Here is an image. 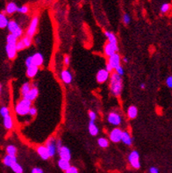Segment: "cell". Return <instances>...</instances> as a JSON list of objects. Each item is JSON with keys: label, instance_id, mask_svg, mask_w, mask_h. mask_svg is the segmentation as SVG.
Segmentation results:
<instances>
[{"label": "cell", "instance_id": "obj_1", "mask_svg": "<svg viewBox=\"0 0 172 173\" xmlns=\"http://www.w3.org/2000/svg\"><path fill=\"white\" fill-rule=\"evenodd\" d=\"M110 90L114 96H120L123 89V81L121 76L117 73H113L110 78Z\"/></svg>", "mask_w": 172, "mask_h": 173}, {"label": "cell", "instance_id": "obj_2", "mask_svg": "<svg viewBox=\"0 0 172 173\" xmlns=\"http://www.w3.org/2000/svg\"><path fill=\"white\" fill-rule=\"evenodd\" d=\"M31 107H32V102L22 98V99H20L15 106V112L18 115L25 116L28 114Z\"/></svg>", "mask_w": 172, "mask_h": 173}, {"label": "cell", "instance_id": "obj_3", "mask_svg": "<svg viewBox=\"0 0 172 173\" xmlns=\"http://www.w3.org/2000/svg\"><path fill=\"white\" fill-rule=\"evenodd\" d=\"M128 162L132 167L135 170H138L140 167V155L138 151L133 150L128 156Z\"/></svg>", "mask_w": 172, "mask_h": 173}, {"label": "cell", "instance_id": "obj_4", "mask_svg": "<svg viewBox=\"0 0 172 173\" xmlns=\"http://www.w3.org/2000/svg\"><path fill=\"white\" fill-rule=\"evenodd\" d=\"M46 148H48L49 157H53L56 153V140L55 137H51L46 141Z\"/></svg>", "mask_w": 172, "mask_h": 173}, {"label": "cell", "instance_id": "obj_5", "mask_svg": "<svg viewBox=\"0 0 172 173\" xmlns=\"http://www.w3.org/2000/svg\"><path fill=\"white\" fill-rule=\"evenodd\" d=\"M38 24H39V18L37 16L33 17L30 22V25L27 28V31H26V35L30 36L33 38V35L35 34L36 31H37V27H38Z\"/></svg>", "mask_w": 172, "mask_h": 173}, {"label": "cell", "instance_id": "obj_6", "mask_svg": "<svg viewBox=\"0 0 172 173\" xmlns=\"http://www.w3.org/2000/svg\"><path fill=\"white\" fill-rule=\"evenodd\" d=\"M107 120L108 122L113 126H119L121 124L122 121V118L121 116L118 113L116 112H113V113H110L109 115L107 117Z\"/></svg>", "mask_w": 172, "mask_h": 173}, {"label": "cell", "instance_id": "obj_7", "mask_svg": "<svg viewBox=\"0 0 172 173\" xmlns=\"http://www.w3.org/2000/svg\"><path fill=\"white\" fill-rule=\"evenodd\" d=\"M121 134H122V130L120 128L115 127L114 129H113L110 133L109 138L111 141H113L114 143H118V142L121 141Z\"/></svg>", "mask_w": 172, "mask_h": 173}, {"label": "cell", "instance_id": "obj_8", "mask_svg": "<svg viewBox=\"0 0 172 173\" xmlns=\"http://www.w3.org/2000/svg\"><path fill=\"white\" fill-rule=\"evenodd\" d=\"M5 50H6L7 56L10 60H13L16 58L17 52H18L16 49V43H7Z\"/></svg>", "mask_w": 172, "mask_h": 173}, {"label": "cell", "instance_id": "obj_9", "mask_svg": "<svg viewBox=\"0 0 172 173\" xmlns=\"http://www.w3.org/2000/svg\"><path fill=\"white\" fill-rule=\"evenodd\" d=\"M58 153H59L60 158L67 160V161H70V159H71V152H70V149L68 147L62 146L61 148H58Z\"/></svg>", "mask_w": 172, "mask_h": 173}, {"label": "cell", "instance_id": "obj_10", "mask_svg": "<svg viewBox=\"0 0 172 173\" xmlns=\"http://www.w3.org/2000/svg\"><path fill=\"white\" fill-rule=\"evenodd\" d=\"M110 76V73L107 71L106 69H102L99 70L97 73V81L99 83H103L106 82L107 80L109 79Z\"/></svg>", "mask_w": 172, "mask_h": 173}, {"label": "cell", "instance_id": "obj_11", "mask_svg": "<svg viewBox=\"0 0 172 173\" xmlns=\"http://www.w3.org/2000/svg\"><path fill=\"white\" fill-rule=\"evenodd\" d=\"M120 62H121V58L118 53H115L113 56H109V59H108V63L113 67V70L120 65Z\"/></svg>", "mask_w": 172, "mask_h": 173}, {"label": "cell", "instance_id": "obj_12", "mask_svg": "<svg viewBox=\"0 0 172 173\" xmlns=\"http://www.w3.org/2000/svg\"><path fill=\"white\" fill-rule=\"evenodd\" d=\"M119 50V47L118 45L116 44H112V43H106V45L105 46V49H104V51H105V55L107 56H113V54L117 53Z\"/></svg>", "mask_w": 172, "mask_h": 173}, {"label": "cell", "instance_id": "obj_13", "mask_svg": "<svg viewBox=\"0 0 172 173\" xmlns=\"http://www.w3.org/2000/svg\"><path fill=\"white\" fill-rule=\"evenodd\" d=\"M38 95H39L38 88L36 86H32V88L30 89V91H28V93L25 97H23V98L27 99V100H29V101H31V102H33V101H34L35 99H37Z\"/></svg>", "mask_w": 172, "mask_h": 173}, {"label": "cell", "instance_id": "obj_14", "mask_svg": "<svg viewBox=\"0 0 172 173\" xmlns=\"http://www.w3.org/2000/svg\"><path fill=\"white\" fill-rule=\"evenodd\" d=\"M36 151L38 153V155L43 159V160H48L49 157V151H48V148H46L45 145H40L38 146L36 148Z\"/></svg>", "mask_w": 172, "mask_h": 173}, {"label": "cell", "instance_id": "obj_15", "mask_svg": "<svg viewBox=\"0 0 172 173\" xmlns=\"http://www.w3.org/2000/svg\"><path fill=\"white\" fill-rule=\"evenodd\" d=\"M32 59H33V65H35L37 67H41L43 65L44 57L41 53H35L34 55L32 56Z\"/></svg>", "mask_w": 172, "mask_h": 173}, {"label": "cell", "instance_id": "obj_16", "mask_svg": "<svg viewBox=\"0 0 172 173\" xmlns=\"http://www.w3.org/2000/svg\"><path fill=\"white\" fill-rule=\"evenodd\" d=\"M61 78L62 80V82L65 83L66 84H69L72 83V80H73V76L71 73L68 70H64L62 71L61 73Z\"/></svg>", "mask_w": 172, "mask_h": 173}, {"label": "cell", "instance_id": "obj_17", "mask_svg": "<svg viewBox=\"0 0 172 173\" xmlns=\"http://www.w3.org/2000/svg\"><path fill=\"white\" fill-rule=\"evenodd\" d=\"M121 141L124 144L127 145V146H131L133 143V138L130 135V134L126 131H122L121 134Z\"/></svg>", "mask_w": 172, "mask_h": 173}, {"label": "cell", "instance_id": "obj_18", "mask_svg": "<svg viewBox=\"0 0 172 173\" xmlns=\"http://www.w3.org/2000/svg\"><path fill=\"white\" fill-rule=\"evenodd\" d=\"M26 76L29 78H33L39 71V67L35 66V65H31L29 67H26Z\"/></svg>", "mask_w": 172, "mask_h": 173}, {"label": "cell", "instance_id": "obj_19", "mask_svg": "<svg viewBox=\"0 0 172 173\" xmlns=\"http://www.w3.org/2000/svg\"><path fill=\"white\" fill-rule=\"evenodd\" d=\"M4 126L7 130H11L13 127V120L11 114L4 117Z\"/></svg>", "mask_w": 172, "mask_h": 173}, {"label": "cell", "instance_id": "obj_20", "mask_svg": "<svg viewBox=\"0 0 172 173\" xmlns=\"http://www.w3.org/2000/svg\"><path fill=\"white\" fill-rule=\"evenodd\" d=\"M17 162V157H13V156H9V155H6L5 157H4L3 159V163L5 166H8V167H11V165H13L14 163Z\"/></svg>", "mask_w": 172, "mask_h": 173}, {"label": "cell", "instance_id": "obj_21", "mask_svg": "<svg viewBox=\"0 0 172 173\" xmlns=\"http://www.w3.org/2000/svg\"><path fill=\"white\" fill-rule=\"evenodd\" d=\"M88 128H89V132L92 136H96L98 134L99 130H98V126L95 124V121H90Z\"/></svg>", "mask_w": 172, "mask_h": 173}, {"label": "cell", "instance_id": "obj_22", "mask_svg": "<svg viewBox=\"0 0 172 173\" xmlns=\"http://www.w3.org/2000/svg\"><path fill=\"white\" fill-rule=\"evenodd\" d=\"M17 11H18V6L15 3L11 2V3L7 4L6 8H5V12L7 14H13L14 12H16Z\"/></svg>", "mask_w": 172, "mask_h": 173}, {"label": "cell", "instance_id": "obj_23", "mask_svg": "<svg viewBox=\"0 0 172 173\" xmlns=\"http://www.w3.org/2000/svg\"><path fill=\"white\" fill-rule=\"evenodd\" d=\"M138 114V109L134 106H131L127 109V116L129 119H135Z\"/></svg>", "mask_w": 172, "mask_h": 173}, {"label": "cell", "instance_id": "obj_24", "mask_svg": "<svg viewBox=\"0 0 172 173\" xmlns=\"http://www.w3.org/2000/svg\"><path fill=\"white\" fill-rule=\"evenodd\" d=\"M58 166H59V168L61 170L65 171L66 170H68L70 167V163H69V161H67V160L60 158L59 161H58Z\"/></svg>", "mask_w": 172, "mask_h": 173}, {"label": "cell", "instance_id": "obj_25", "mask_svg": "<svg viewBox=\"0 0 172 173\" xmlns=\"http://www.w3.org/2000/svg\"><path fill=\"white\" fill-rule=\"evenodd\" d=\"M105 35L108 40V42L109 43H112V44H116L118 45V41H117V37L115 35L114 33H111V32H108V31H106L105 32Z\"/></svg>", "mask_w": 172, "mask_h": 173}, {"label": "cell", "instance_id": "obj_26", "mask_svg": "<svg viewBox=\"0 0 172 173\" xmlns=\"http://www.w3.org/2000/svg\"><path fill=\"white\" fill-rule=\"evenodd\" d=\"M31 88H32V84H31L29 82H26L25 83H23V85L21 86V90H20L22 98L25 97V96L28 93V91H30Z\"/></svg>", "mask_w": 172, "mask_h": 173}, {"label": "cell", "instance_id": "obj_27", "mask_svg": "<svg viewBox=\"0 0 172 173\" xmlns=\"http://www.w3.org/2000/svg\"><path fill=\"white\" fill-rule=\"evenodd\" d=\"M8 19L5 13H0V28H5L8 25Z\"/></svg>", "mask_w": 172, "mask_h": 173}, {"label": "cell", "instance_id": "obj_28", "mask_svg": "<svg viewBox=\"0 0 172 173\" xmlns=\"http://www.w3.org/2000/svg\"><path fill=\"white\" fill-rule=\"evenodd\" d=\"M18 27H19V24L17 23L15 20H10L8 22V25H7V28L10 31V33H12L15 30H16Z\"/></svg>", "mask_w": 172, "mask_h": 173}, {"label": "cell", "instance_id": "obj_29", "mask_svg": "<svg viewBox=\"0 0 172 173\" xmlns=\"http://www.w3.org/2000/svg\"><path fill=\"white\" fill-rule=\"evenodd\" d=\"M17 152H18V149L15 146L13 145H9L6 148V153L9 156H13V157H16Z\"/></svg>", "mask_w": 172, "mask_h": 173}, {"label": "cell", "instance_id": "obj_30", "mask_svg": "<svg viewBox=\"0 0 172 173\" xmlns=\"http://www.w3.org/2000/svg\"><path fill=\"white\" fill-rule=\"evenodd\" d=\"M11 169L15 173H23V168L19 164H18V162L11 165Z\"/></svg>", "mask_w": 172, "mask_h": 173}, {"label": "cell", "instance_id": "obj_31", "mask_svg": "<svg viewBox=\"0 0 172 173\" xmlns=\"http://www.w3.org/2000/svg\"><path fill=\"white\" fill-rule=\"evenodd\" d=\"M98 143L99 145V147L103 148H107L109 146V141L107 140L106 138H104V137H101L98 140Z\"/></svg>", "mask_w": 172, "mask_h": 173}, {"label": "cell", "instance_id": "obj_32", "mask_svg": "<svg viewBox=\"0 0 172 173\" xmlns=\"http://www.w3.org/2000/svg\"><path fill=\"white\" fill-rule=\"evenodd\" d=\"M22 41L24 43L25 47V48H29L31 45H32V42H33V38L28 36V35H25L24 38L22 39Z\"/></svg>", "mask_w": 172, "mask_h": 173}, {"label": "cell", "instance_id": "obj_33", "mask_svg": "<svg viewBox=\"0 0 172 173\" xmlns=\"http://www.w3.org/2000/svg\"><path fill=\"white\" fill-rule=\"evenodd\" d=\"M0 114H1V116L3 118L5 117V116L9 115L10 114V109L6 107H2L0 108Z\"/></svg>", "mask_w": 172, "mask_h": 173}, {"label": "cell", "instance_id": "obj_34", "mask_svg": "<svg viewBox=\"0 0 172 173\" xmlns=\"http://www.w3.org/2000/svg\"><path fill=\"white\" fill-rule=\"evenodd\" d=\"M170 10V4L165 3V4L162 5V6H161V12L162 13H167Z\"/></svg>", "mask_w": 172, "mask_h": 173}, {"label": "cell", "instance_id": "obj_35", "mask_svg": "<svg viewBox=\"0 0 172 173\" xmlns=\"http://www.w3.org/2000/svg\"><path fill=\"white\" fill-rule=\"evenodd\" d=\"M17 41H18V39L12 33H10L8 36H7L6 43H17Z\"/></svg>", "mask_w": 172, "mask_h": 173}, {"label": "cell", "instance_id": "obj_36", "mask_svg": "<svg viewBox=\"0 0 172 173\" xmlns=\"http://www.w3.org/2000/svg\"><path fill=\"white\" fill-rule=\"evenodd\" d=\"M12 34L16 37L17 39H19V38H20L21 36H22V34H23V30H22V28L19 26V27H18L16 30L12 33Z\"/></svg>", "mask_w": 172, "mask_h": 173}, {"label": "cell", "instance_id": "obj_37", "mask_svg": "<svg viewBox=\"0 0 172 173\" xmlns=\"http://www.w3.org/2000/svg\"><path fill=\"white\" fill-rule=\"evenodd\" d=\"M17 12H19V13H22V14H26L29 12V7L27 5H23V6L18 7Z\"/></svg>", "mask_w": 172, "mask_h": 173}, {"label": "cell", "instance_id": "obj_38", "mask_svg": "<svg viewBox=\"0 0 172 173\" xmlns=\"http://www.w3.org/2000/svg\"><path fill=\"white\" fill-rule=\"evenodd\" d=\"M25 49V47L24 43H23V41L22 40H20V41H17L16 43V49L17 51H21V50H23Z\"/></svg>", "mask_w": 172, "mask_h": 173}, {"label": "cell", "instance_id": "obj_39", "mask_svg": "<svg viewBox=\"0 0 172 173\" xmlns=\"http://www.w3.org/2000/svg\"><path fill=\"white\" fill-rule=\"evenodd\" d=\"M115 70V73H117L118 75H120V76H122L124 73H125V71H124V69H123V67L121 65H120V66H118Z\"/></svg>", "mask_w": 172, "mask_h": 173}, {"label": "cell", "instance_id": "obj_40", "mask_svg": "<svg viewBox=\"0 0 172 173\" xmlns=\"http://www.w3.org/2000/svg\"><path fill=\"white\" fill-rule=\"evenodd\" d=\"M65 173H79V172H78V170H77L76 167L71 166V165H70V167H69L68 170H66L65 171Z\"/></svg>", "mask_w": 172, "mask_h": 173}, {"label": "cell", "instance_id": "obj_41", "mask_svg": "<svg viewBox=\"0 0 172 173\" xmlns=\"http://www.w3.org/2000/svg\"><path fill=\"white\" fill-rule=\"evenodd\" d=\"M130 20H131L130 16H129L127 13H125V14H124V16H123V22H124V24L128 25V24L130 23Z\"/></svg>", "mask_w": 172, "mask_h": 173}, {"label": "cell", "instance_id": "obj_42", "mask_svg": "<svg viewBox=\"0 0 172 173\" xmlns=\"http://www.w3.org/2000/svg\"><path fill=\"white\" fill-rule=\"evenodd\" d=\"M89 118H90V121H95L97 119V114L94 111H90L89 112Z\"/></svg>", "mask_w": 172, "mask_h": 173}, {"label": "cell", "instance_id": "obj_43", "mask_svg": "<svg viewBox=\"0 0 172 173\" xmlns=\"http://www.w3.org/2000/svg\"><path fill=\"white\" fill-rule=\"evenodd\" d=\"M37 113H38V111H37V108H35L34 107H31L30 108V110H29V113H28V114L31 116H35L37 115Z\"/></svg>", "mask_w": 172, "mask_h": 173}, {"label": "cell", "instance_id": "obj_44", "mask_svg": "<svg viewBox=\"0 0 172 173\" xmlns=\"http://www.w3.org/2000/svg\"><path fill=\"white\" fill-rule=\"evenodd\" d=\"M25 63L26 67H29L31 66V65H33V59H32V56H28V57L25 59Z\"/></svg>", "mask_w": 172, "mask_h": 173}, {"label": "cell", "instance_id": "obj_45", "mask_svg": "<svg viewBox=\"0 0 172 173\" xmlns=\"http://www.w3.org/2000/svg\"><path fill=\"white\" fill-rule=\"evenodd\" d=\"M166 84L169 88H172V76H170L166 79Z\"/></svg>", "mask_w": 172, "mask_h": 173}, {"label": "cell", "instance_id": "obj_46", "mask_svg": "<svg viewBox=\"0 0 172 173\" xmlns=\"http://www.w3.org/2000/svg\"><path fill=\"white\" fill-rule=\"evenodd\" d=\"M63 63H64L65 66H69V63H70V59H69V57L68 56H65L64 58H63Z\"/></svg>", "mask_w": 172, "mask_h": 173}, {"label": "cell", "instance_id": "obj_47", "mask_svg": "<svg viewBox=\"0 0 172 173\" xmlns=\"http://www.w3.org/2000/svg\"><path fill=\"white\" fill-rule=\"evenodd\" d=\"M31 173H43V170L39 168V167H35L32 170V172Z\"/></svg>", "mask_w": 172, "mask_h": 173}, {"label": "cell", "instance_id": "obj_48", "mask_svg": "<svg viewBox=\"0 0 172 173\" xmlns=\"http://www.w3.org/2000/svg\"><path fill=\"white\" fill-rule=\"evenodd\" d=\"M149 173H159V170L156 167H151L149 169Z\"/></svg>", "mask_w": 172, "mask_h": 173}, {"label": "cell", "instance_id": "obj_49", "mask_svg": "<svg viewBox=\"0 0 172 173\" xmlns=\"http://www.w3.org/2000/svg\"><path fill=\"white\" fill-rule=\"evenodd\" d=\"M106 70L107 71L109 72V73H111V72H113V67L111 66L108 63H106Z\"/></svg>", "mask_w": 172, "mask_h": 173}, {"label": "cell", "instance_id": "obj_50", "mask_svg": "<svg viewBox=\"0 0 172 173\" xmlns=\"http://www.w3.org/2000/svg\"><path fill=\"white\" fill-rule=\"evenodd\" d=\"M62 146V140H60V139L56 140V148H61Z\"/></svg>", "mask_w": 172, "mask_h": 173}, {"label": "cell", "instance_id": "obj_51", "mask_svg": "<svg viewBox=\"0 0 172 173\" xmlns=\"http://www.w3.org/2000/svg\"><path fill=\"white\" fill-rule=\"evenodd\" d=\"M122 61H123V62H124V63H128V60H127V58H126V57L123 58Z\"/></svg>", "mask_w": 172, "mask_h": 173}, {"label": "cell", "instance_id": "obj_52", "mask_svg": "<svg viewBox=\"0 0 172 173\" xmlns=\"http://www.w3.org/2000/svg\"><path fill=\"white\" fill-rule=\"evenodd\" d=\"M145 87H146V84H145V83H141V84H140V88H141V89H145Z\"/></svg>", "mask_w": 172, "mask_h": 173}, {"label": "cell", "instance_id": "obj_53", "mask_svg": "<svg viewBox=\"0 0 172 173\" xmlns=\"http://www.w3.org/2000/svg\"><path fill=\"white\" fill-rule=\"evenodd\" d=\"M1 91H2V85H1V83H0V95H1Z\"/></svg>", "mask_w": 172, "mask_h": 173}]
</instances>
